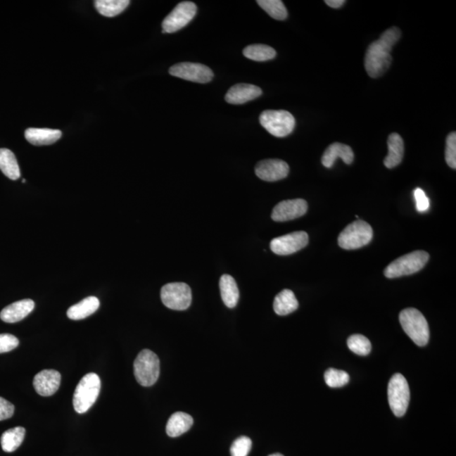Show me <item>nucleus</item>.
<instances>
[{
  "label": "nucleus",
  "mask_w": 456,
  "mask_h": 456,
  "mask_svg": "<svg viewBox=\"0 0 456 456\" xmlns=\"http://www.w3.org/2000/svg\"><path fill=\"white\" fill-rule=\"evenodd\" d=\"M400 30L391 27L384 32L379 39L371 44L365 54V69L372 78H379L390 68L393 46L400 40Z\"/></svg>",
  "instance_id": "f257e3e1"
},
{
  "label": "nucleus",
  "mask_w": 456,
  "mask_h": 456,
  "mask_svg": "<svg viewBox=\"0 0 456 456\" xmlns=\"http://www.w3.org/2000/svg\"><path fill=\"white\" fill-rule=\"evenodd\" d=\"M400 322L404 331L415 344L424 346L429 343L430 332L425 317L416 308H409L400 312Z\"/></svg>",
  "instance_id": "f03ea898"
},
{
  "label": "nucleus",
  "mask_w": 456,
  "mask_h": 456,
  "mask_svg": "<svg viewBox=\"0 0 456 456\" xmlns=\"http://www.w3.org/2000/svg\"><path fill=\"white\" fill-rule=\"evenodd\" d=\"M101 379L95 373L87 374L80 380L76 386L73 405L76 412H87L96 403L100 394Z\"/></svg>",
  "instance_id": "7ed1b4c3"
},
{
  "label": "nucleus",
  "mask_w": 456,
  "mask_h": 456,
  "mask_svg": "<svg viewBox=\"0 0 456 456\" xmlns=\"http://www.w3.org/2000/svg\"><path fill=\"white\" fill-rule=\"evenodd\" d=\"M429 260V255L425 251H414L392 261L384 270L387 278H397L409 276L419 272Z\"/></svg>",
  "instance_id": "20e7f679"
},
{
  "label": "nucleus",
  "mask_w": 456,
  "mask_h": 456,
  "mask_svg": "<svg viewBox=\"0 0 456 456\" xmlns=\"http://www.w3.org/2000/svg\"><path fill=\"white\" fill-rule=\"evenodd\" d=\"M134 374L137 382L149 387L158 381L160 375V360L151 350H142L134 362Z\"/></svg>",
  "instance_id": "39448f33"
},
{
  "label": "nucleus",
  "mask_w": 456,
  "mask_h": 456,
  "mask_svg": "<svg viewBox=\"0 0 456 456\" xmlns=\"http://www.w3.org/2000/svg\"><path fill=\"white\" fill-rule=\"evenodd\" d=\"M260 122L270 134L278 138L289 135L296 125L293 114L285 110H265L260 114Z\"/></svg>",
  "instance_id": "423d86ee"
},
{
  "label": "nucleus",
  "mask_w": 456,
  "mask_h": 456,
  "mask_svg": "<svg viewBox=\"0 0 456 456\" xmlns=\"http://www.w3.org/2000/svg\"><path fill=\"white\" fill-rule=\"evenodd\" d=\"M373 239V229L369 223L357 220L345 227L338 238L340 247L348 251L360 248Z\"/></svg>",
  "instance_id": "0eeeda50"
},
{
  "label": "nucleus",
  "mask_w": 456,
  "mask_h": 456,
  "mask_svg": "<svg viewBox=\"0 0 456 456\" xmlns=\"http://www.w3.org/2000/svg\"><path fill=\"white\" fill-rule=\"evenodd\" d=\"M388 400L393 413L396 417H403L410 403V388L403 374L392 376L388 386Z\"/></svg>",
  "instance_id": "6e6552de"
},
{
  "label": "nucleus",
  "mask_w": 456,
  "mask_h": 456,
  "mask_svg": "<svg viewBox=\"0 0 456 456\" xmlns=\"http://www.w3.org/2000/svg\"><path fill=\"white\" fill-rule=\"evenodd\" d=\"M160 299L165 306L172 310H185L192 302V291L184 282H172L163 286Z\"/></svg>",
  "instance_id": "1a4fd4ad"
},
{
  "label": "nucleus",
  "mask_w": 456,
  "mask_h": 456,
  "mask_svg": "<svg viewBox=\"0 0 456 456\" xmlns=\"http://www.w3.org/2000/svg\"><path fill=\"white\" fill-rule=\"evenodd\" d=\"M197 12L196 4L193 2H181L173 8L163 23V33H173L179 31L194 19Z\"/></svg>",
  "instance_id": "9d476101"
},
{
  "label": "nucleus",
  "mask_w": 456,
  "mask_h": 456,
  "mask_svg": "<svg viewBox=\"0 0 456 456\" xmlns=\"http://www.w3.org/2000/svg\"><path fill=\"white\" fill-rule=\"evenodd\" d=\"M169 73L175 77L196 83H208L213 80V70L201 63H179L169 69Z\"/></svg>",
  "instance_id": "9b49d317"
},
{
  "label": "nucleus",
  "mask_w": 456,
  "mask_h": 456,
  "mask_svg": "<svg viewBox=\"0 0 456 456\" xmlns=\"http://www.w3.org/2000/svg\"><path fill=\"white\" fill-rule=\"evenodd\" d=\"M308 243V235L305 232H294L291 234L279 236L270 242V249L278 255H289L302 248Z\"/></svg>",
  "instance_id": "f8f14e48"
},
{
  "label": "nucleus",
  "mask_w": 456,
  "mask_h": 456,
  "mask_svg": "<svg viewBox=\"0 0 456 456\" xmlns=\"http://www.w3.org/2000/svg\"><path fill=\"white\" fill-rule=\"evenodd\" d=\"M308 203L303 198L283 201L274 207L272 218L274 222H286L305 215Z\"/></svg>",
  "instance_id": "ddd939ff"
},
{
  "label": "nucleus",
  "mask_w": 456,
  "mask_h": 456,
  "mask_svg": "<svg viewBox=\"0 0 456 456\" xmlns=\"http://www.w3.org/2000/svg\"><path fill=\"white\" fill-rule=\"evenodd\" d=\"M255 173L260 179L276 182L285 179L289 173V166L284 160L266 159L258 163Z\"/></svg>",
  "instance_id": "4468645a"
},
{
  "label": "nucleus",
  "mask_w": 456,
  "mask_h": 456,
  "mask_svg": "<svg viewBox=\"0 0 456 456\" xmlns=\"http://www.w3.org/2000/svg\"><path fill=\"white\" fill-rule=\"evenodd\" d=\"M61 374L53 369L42 370L33 380V386L37 394L51 396L55 394L61 386Z\"/></svg>",
  "instance_id": "2eb2a0df"
},
{
  "label": "nucleus",
  "mask_w": 456,
  "mask_h": 456,
  "mask_svg": "<svg viewBox=\"0 0 456 456\" xmlns=\"http://www.w3.org/2000/svg\"><path fill=\"white\" fill-rule=\"evenodd\" d=\"M261 94V89L255 84H236L228 90L225 99L228 103L239 105L255 100Z\"/></svg>",
  "instance_id": "dca6fc26"
},
{
  "label": "nucleus",
  "mask_w": 456,
  "mask_h": 456,
  "mask_svg": "<svg viewBox=\"0 0 456 456\" xmlns=\"http://www.w3.org/2000/svg\"><path fill=\"white\" fill-rule=\"evenodd\" d=\"M35 308V303L32 299H23L17 301L4 308L0 312V319L6 323H16L23 320L31 314Z\"/></svg>",
  "instance_id": "f3484780"
},
{
  "label": "nucleus",
  "mask_w": 456,
  "mask_h": 456,
  "mask_svg": "<svg viewBox=\"0 0 456 456\" xmlns=\"http://www.w3.org/2000/svg\"><path fill=\"white\" fill-rule=\"evenodd\" d=\"M337 158L342 159L346 164H352L354 159L352 148L345 144H331L324 152L321 162L325 167L331 168Z\"/></svg>",
  "instance_id": "a211bd4d"
},
{
  "label": "nucleus",
  "mask_w": 456,
  "mask_h": 456,
  "mask_svg": "<svg viewBox=\"0 0 456 456\" xmlns=\"http://www.w3.org/2000/svg\"><path fill=\"white\" fill-rule=\"evenodd\" d=\"M61 137L62 132L58 129L30 128L25 132L27 141L37 146L52 145Z\"/></svg>",
  "instance_id": "6ab92c4d"
},
{
  "label": "nucleus",
  "mask_w": 456,
  "mask_h": 456,
  "mask_svg": "<svg viewBox=\"0 0 456 456\" xmlns=\"http://www.w3.org/2000/svg\"><path fill=\"white\" fill-rule=\"evenodd\" d=\"M403 156V139L400 134L392 133L388 138V155L384 160V166L390 169L398 166Z\"/></svg>",
  "instance_id": "aec40b11"
},
{
  "label": "nucleus",
  "mask_w": 456,
  "mask_h": 456,
  "mask_svg": "<svg viewBox=\"0 0 456 456\" xmlns=\"http://www.w3.org/2000/svg\"><path fill=\"white\" fill-rule=\"evenodd\" d=\"M194 424L193 417L187 413L177 412L172 414L167 424L166 432L169 437L176 438L187 432Z\"/></svg>",
  "instance_id": "412c9836"
},
{
  "label": "nucleus",
  "mask_w": 456,
  "mask_h": 456,
  "mask_svg": "<svg viewBox=\"0 0 456 456\" xmlns=\"http://www.w3.org/2000/svg\"><path fill=\"white\" fill-rule=\"evenodd\" d=\"M100 307L99 299L96 297H88L75 305L71 306L67 311V316L73 320H80L94 314Z\"/></svg>",
  "instance_id": "4be33fe9"
},
{
  "label": "nucleus",
  "mask_w": 456,
  "mask_h": 456,
  "mask_svg": "<svg viewBox=\"0 0 456 456\" xmlns=\"http://www.w3.org/2000/svg\"><path fill=\"white\" fill-rule=\"evenodd\" d=\"M220 291L225 305L229 308H235L239 300V290L234 278L229 274H223L220 279Z\"/></svg>",
  "instance_id": "5701e85b"
},
{
  "label": "nucleus",
  "mask_w": 456,
  "mask_h": 456,
  "mask_svg": "<svg viewBox=\"0 0 456 456\" xmlns=\"http://www.w3.org/2000/svg\"><path fill=\"white\" fill-rule=\"evenodd\" d=\"M274 311L277 315L285 316L298 310V302L293 291L285 289L274 298Z\"/></svg>",
  "instance_id": "b1692460"
},
{
  "label": "nucleus",
  "mask_w": 456,
  "mask_h": 456,
  "mask_svg": "<svg viewBox=\"0 0 456 456\" xmlns=\"http://www.w3.org/2000/svg\"><path fill=\"white\" fill-rule=\"evenodd\" d=\"M0 170L11 180L20 179V171L15 156L6 148L0 149Z\"/></svg>",
  "instance_id": "393cba45"
},
{
  "label": "nucleus",
  "mask_w": 456,
  "mask_h": 456,
  "mask_svg": "<svg viewBox=\"0 0 456 456\" xmlns=\"http://www.w3.org/2000/svg\"><path fill=\"white\" fill-rule=\"evenodd\" d=\"M25 434V429L23 426H16L6 431L1 436L3 450L11 453L18 449L24 441Z\"/></svg>",
  "instance_id": "a878e982"
},
{
  "label": "nucleus",
  "mask_w": 456,
  "mask_h": 456,
  "mask_svg": "<svg viewBox=\"0 0 456 456\" xmlns=\"http://www.w3.org/2000/svg\"><path fill=\"white\" fill-rule=\"evenodd\" d=\"M129 3V0H96L95 7L101 15L114 17L121 14Z\"/></svg>",
  "instance_id": "bb28decb"
},
{
  "label": "nucleus",
  "mask_w": 456,
  "mask_h": 456,
  "mask_svg": "<svg viewBox=\"0 0 456 456\" xmlns=\"http://www.w3.org/2000/svg\"><path fill=\"white\" fill-rule=\"evenodd\" d=\"M245 57L253 61H268L276 57L277 52L272 46L264 44L249 45L243 50Z\"/></svg>",
  "instance_id": "cd10ccee"
},
{
  "label": "nucleus",
  "mask_w": 456,
  "mask_h": 456,
  "mask_svg": "<svg viewBox=\"0 0 456 456\" xmlns=\"http://www.w3.org/2000/svg\"><path fill=\"white\" fill-rule=\"evenodd\" d=\"M257 3L273 19L283 20L289 15L286 8L281 0H258Z\"/></svg>",
  "instance_id": "c85d7f7f"
},
{
  "label": "nucleus",
  "mask_w": 456,
  "mask_h": 456,
  "mask_svg": "<svg viewBox=\"0 0 456 456\" xmlns=\"http://www.w3.org/2000/svg\"><path fill=\"white\" fill-rule=\"evenodd\" d=\"M348 346L353 353L359 356H367L371 352V342L367 337L362 335H353L348 338Z\"/></svg>",
  "instance_id": "c756f323"
},
{
  "label": "nucleus",
  "mask_w": 456,
  "mask_h": 456,
  "mask_svg": "<svg viewBox=\"0 0 456 456\" xmlns=\"http://www.w3.org/2000/svg\"><path fill=\"white\" fill-rule=\"evenodd\" d=\"M324 380L328 386L340 388L346 386L349 382L350 376L345 371L329 369L325 372Z\"/></svg>",
  "instance_id": "7c9ffc66"
},
{
  "label": "nucleus",
  "mask_w": 456,
  "mask_h": 456,
  "mask_svg": "<svg viewBox=\"0 0 456 456\" xmlns=\"http://www.w3.org/2000/svg\"><path fill=\"white\" fill-rule=\"evenodd\" d=\"M252 447L251 439L246 436L239 437L232 443L230 452L232 456H248Z\"/></svg>",
  "instance_id": "2f4dec72"
},
{
  "label": "nucleus",
  "mask_w": 456,
  "mask_h": 456,
  "mask_svg": "<svg viewBox=\"0 0 456 456\" xmlns=\"http://www.w3.org/2000/svg\"><path fill=\"white\" fill-rule=\"evenodd\" d=\"M445 160L451 168H456V134L452 132L446 139Z\"/></svg>",
  "instance_id": "473e14b6"
},
{
  "label": "nucleus",
  "mask_w": 456,
  "mask_h": 456,
  "mask_svg": "<svg viewBox=\"0 0 456 456\" xmlns=\"http://www.w3.org/2000/svg\"><path fill=\"white\" fill-rule=\"evenodd\" d=\"M19 346V340L11 334H0V353L11 352Z\"/></svg>",
  "instance_id": "72a5a7b5"
},
{
  "label": "nucleus",
  "mask_w": 456,
  "mask_h": 456,
  "mask_svg": "<svg viewBox=\"0 0 456 456\" xmlns=\"http://www.w3.org/2000/svg\"><path fill=\"white\" fill-rule=\"evenodd\" d=\"M414 197H415L417 210L419 213H426L429 209L430 202L425 192L420 188L414 190Z\"/></svg>",
  "instance_id": "f704fd0d"
},
{
  "label": "nucleus",
  "mask_w": 456,
  "mask_h": 456,
  "mask_svg": "<svg viewBox=\"0 0 456 456\" xmlns=\"http://www.w3.org/2000/svg\"><path fill=\"white\" fill-rule=\"evenodd\" d=\"M14 405L0 397V421L8 419L14 415Z\"/></svg>",
  "instance_id": "c9c22d12"
},
{
  "label": "nucleus",
  "mask_w": 456,
  "mask_h": 456,
  "mask_svg": "<svg viewBox=\"0 0 456 456\" xmlns=\"http://www.w3.org/2000/svg\"><path fill=\"white\" fill-rule=\"evenodd\" d=\"M325 4L329 7L338 8L343 6L345 1L344 0H325Z\"/></svg>",
  "instance_id": "e433bc0d"
},
{
  "label": "nucleus",
  "mask_w": 456,
  "mask_h": 456,
  "mask_svg": "<svg viewBox=\"0 0 456 456\" xmlns=\"http://www.w3.org/2000/svg\"><path fill=\"white\" fill-rule=\"evenodd\" d=\"M269 456H284V455H281V454L276 453V454L270 455H269Z\"/></svg>",
  "instance_id": "4c0bfd02"
},
{
  "label": "nucleus",
  "mask_w": 456,
  "mask_h": 456,
  "mask_svg": "<svg viewBox=\"0 0 456 456\" xmlns=\"http://www.w3.org/2000/svg\"><path fill=\"white\" fill-rule=\"evenodd\" d=\"M25 182H27V181H25V179L23 180V183H25Z\"/></svg>",
  "instance_id": "58836bf2"
}]
</instances>
